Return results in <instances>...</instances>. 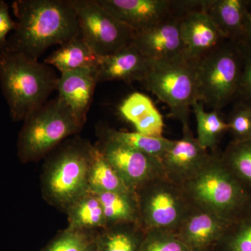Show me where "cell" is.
Here are the masks:
<instances>
[{
	"instance_id": "cell-35",
	"label": "cell",
	"mask_w": 251,
	"mask_h": 251,
	"mask_svg": "<svg viewBox=\"0 0 251 251\" xmlns=\"http://www.w3.org/2000/svg\"><path fill=\"white\" fill-rule=\"evenodd\" d=\"M247 6L249 12L251 13V0H247Z\"/></svg>"
},
{
	"instance_id": "cell-12",
	"label": "cell",
	"mask_w": 251,
	"mask_h": 251,
	"mask_svg": "<svg viewBox=\"0 0 251 251\" xmlns=\"http://www.w3.org/2000/svg\"><path fill=\"white\" fill-rule=\"evenodd\" d=\"M135 33L156 25L184 6L186 0H97Z\"/></svg>"
},
{
	"instance_id": "cell-36",
	"label": "cell",
	"mask_w": 251,
	"mask_h": 251,
	"mask_svg": "<svg viewBox=\"0 0 251 251\" xmlns=\"http://www.w3.org/2000/svg\"><path fill=\"white\" fill-rule=\"evenodd\" d=\"M209 251V250H208V251Z\"/></svg>"
},
{
	"instance_id": "cell-17",
	"label": "cell",
	"mask_w": 251,
	"mask_h": 251,
	"mask_svg": "<svg viewBox=\"0 0 251 251\" xmlns=\"http://www.w3.org/2000/svg\"><path fill=\"white\" fill-rule=\"evenodd\" d=\"M202 9L226 39L245 45L249 14L247 0H204Z\"/></svg>"
},
{
	"instance_id": "cell-4",
	"label": "cell",
	"mask_w": 251,
	"mask_h": 251,
	"mask_svg": "<svg viewBox=\"0 0 251 251\" xmlns=\"http://www.w3.org/2000/svg\"><path fill=\"white\" fill-rule=\"evenodd\" d=\"M92 148L87 142L73 140L46 162L41 176V190L50 204L66 212L89 191Z\"/></svg>"
},
{
	"instance_id": "cell-19",
	"label": "cell",
	"mask_w": 251,
	"mask_h": 251,
	"mask_svg": "<svg viewBox=\"0 0 251 251\" xmlns=\"http://www.w3.org/2000/svg\"><path fill=\"white\" fill-rule=\"evenodd\" d=\"M120 112L138 133L155 138L163 137V116L146 94L137 92L130 94L120 105Z\"/></svg>"
},
{
	"instance_id": "cell-27",
	"label": "cell",
	"mask_w": 251,
	"mask_h": 251,
	"mask_svg": "<svg viewBox=\"0 0 251 251\" xmlns=\"http://www.w3.org/2000/svg\"><path fill=\"white\" fill-rule=\"evenodd\" d=\"M220 156L251 198V140L231 141Z\"/></svg>"
},
{
	"instance_id": "cell-9",
	"label": "cell",
	"mask_w": 251,
	"mask_h": 251,
	"mask_svg": "<svg viewBox=\"0 0 251 251\" xmlns=\"http://www.w3.org/2000/svg\"><path fill=\"white\" fill-rule=\"evenodd\" d=\"M81 37L99 57L110 55L133 42L135 32L97 0H70Z\"/></svg>"
},
{
	"instance_id": "cell-13",
	"label": "cell",
	"mask_w": 251,
	"mask_h": 251,
	"mask_svg": "<svg viewBox=\"0 0 251 251\" xmlns=\"http://www.w3.org/2000/svg\"><path fill=\"white\" fill-rule=\"evenodd\" d=\"M182 128V138L175 140L161 159L164 176L181 187L198 174L211 156L195 138L190 126Z\"/></svg>"
},
{
	"instance_id": "cell-34",
	"label": "cell",
	"mask_w": 251,
	"mask_h": 251,
	"mask_svg": "<svg viewBox=\"0 0 251 251\" xmlns=\"http://www.w3.org/2000/svg\"><path fill=\"white\" fill-rule=\"evenodd\" d=\"M245 45L251 46V13L250 12H249V21H248L247 40H246Z\"/></svg>"
},
{
	"instance_id": "cell-31",
	"label": "cell",
	"mask_w": 251,
	"mask_h": 251,
	"mask_svg": "<svg viewBox=\"0 0 251 251\" xmlns=\"http://www.w3.org/2000/svg\"><path fill=\"white\" fill-rule=\"evenodd\" d=\"M228 131L233 142L251 140V108L241 103H234V107L226 119Z\"/></svg>"
},
{
	"instance_id": "cell-6",
	"label": "cell",
	"mask_w": 251,
	"mask_h": 251,
	"mask_svg": "<svg viewBox=\"0 0 251 251\" xmlns=\"http://www.w3.org/2000/svg\"><path fill=\"white\" fill-rule=\"evenodd\" d=\"M243 62L242 45L229 40L196 61L198 101L219 112L234 103Z\"/></svg>"
},
{
	"instance_id": "cell-15",
	"label": "cell",
	"mask_w": 251,
	"mask_h": 251,
	"mask_svg": "<svg viewBox=\"0 0 251 251\" xmlns=\"http://www.w3.org/2000/svg\"><path fill=\"white\" fill-rule=\"evenodd\" d=\"M184 57L197 61L227 40L202 9L190 10L180 22Z\"/></svg>"
},
{
	"instance_id": "cell-5",
	"label": "cell",
	"mask_w": 251,
	"mask_h": 251,
	"mask_svg": "<svg viewBox=\"0 0 251 251\" xmlns=\"http://www.w3.org/2000/svg\"><path fill=\"white\" fill-rule=\"evenodd\" d=\"M23 122L17 143L18 156L23 163L39 161L84 126L59 97L48 101Z\"/></svg>"
},
{
	"instance_id": "cell-14",
	"label": "cell",
	"mask_w": 251,
	"mask_h": 251,
	"mask_svg": "<svg viewBox=\"0 0 251 251\" xmlns=\"http://www.w3.org/2000/svg\"><path fill=\"white\" fill-rule=\"evenodd\" d=\"M234 224L191 204L187 215L175 232L191 251H208L222 239Z\"/></svg>"
},
{
	"instance_id": "cell-23",
	"label": "cell",
	"mask_w": 251,
	"mask_h": 251,
	"mask_svg": "<svg viewBox=\"0 0 251 251\" xmlns=\"http://www.w3.org/2000/svg\"><path fill=\"white\" fill-rule=\"evenodd\" d=\"M145 234L139 225L108 226L97 232L94 251H140Z\"/></svg>"
},
{
	"instance_id": "cell-18",
	"label": "cell",
	"mask_w": 251,
	"mask_h": 251,
	"mask_svg": "<svg viewBox=\"0 0 251 251\" xmlns=\"http://www.w3.org/2000/svg\"><path fill=\"white\" fill-rule=\"evenodd\" d=\"M149 64L150 61L132 42L115 53L99 58L97 80L98 82L114 80L140 82L148 72Z\"/></svg>"
},
{
	"instance_id": "cell-32",
	"label": "cell",
	"mask_w": 251,
	"mask_h": 251,
	"mask_svg": "<svg viewBox=\"0 0 251 251\" xmlns=\"http://www.w3.org/2000/svg\"><path fill=\"white\" fill-rule=\"evenodd\" d=\"M242 45L244 62L239 89L233 103H241L251 108V46Z\"/></svg>"
},
{
	"instance_id": "cell-8",
	"label": "cell",
	"mask_w": 251,
	"mask_h": 251,
	"mask_svg": "<svg viewBox=\"0 0 251 251\" xmlns=\"http://www.w3.org/2000/svg\"><path fill=\"white\" fill-rule=\"evenodd\" d=\"M135 193L140 226L145 232L153 229L176 232L191 209L182 188L164 176L142 185Z\"/></svg>"
},
{
	"instance_id": "cell-11",
	"label": "cell",
	"mask_w": 251,
	"mask_h": 251,
	"mask_svg": "<svg viewBox=\"0 0 251 251\" xmlns=\"http://www.w3.org/2000/svg\"><path fill=\"white\" fill-rule=\"evenodd\" d=\"M101 143L100 151L132 191L135 192L150 180L164 176L158 158L112 140L102 139Z\"/></svg>"
},
{
	"instance_id": "cell-21",
	"label": "cell",
	"mask_w": 251,
	"mask_h": 251,
	"mask_svg": "<svg viewBox=\"0 0 251 251\" xmlns=\"http://www.w3.org/2000/svg\"><path fill=\"white\" fill-rule=\"evenodd\" d=\"M94 193L103 207L107 227L119 224L140 226L139 206L134 191Z\"/></svg>"
},
{
	"instance_id": "cell-25",
	"label": "cell",
	"mask_w": 251,
	"mask_h": 251,
	"mask_svg": "<svg viewBox=\"0 0 251 251\" xmlns=\"http://www.w3.org/2000/svg\"><path fill=\"white\" fill-rule=\"evenodd\" d=\"M102 139L112 140L135 149L161 160L171 148L175 140L167 139L164 137L155 138L148 136L138 132H128L103 128L100 130Z\"/></svg>"
},
{
	"instance_id": "cell-2",
	"label": "cell",
	"mask_w": 251,
	"mask_h": 251,
	"mask_svg": "<svg viewBox=\"0 0 251 251\" xmlns=\"http://www.w3.org/2000/svg\"><path fill=\"white\" fill-rule=\"evenodd\" d=\"M59 77L45 63L0 50V86L14 122L24 121L47 103Z\"/></svg>"
},
{
	"instance_id": "cell-10",
	"label": "cell",
	"mask_w": 251,
	"mask_h": 251,
	"mask_svg": "<svg viewBox=\"0 0 251 251\" xmlns=\"http://www.w3.org/2000/svg\"><path fill=\"white\" fill-rule=\"evenodd\" d=\"M201 4V1L186 0L181 9L166 19L149 29L135 33L133 45L145 58L152 62L173 60L184 57L180 22L185 13L200 9Z\"/></svg>"
},
{
	"instance_id": "cell-7",
	"label": "cell",
	"mask_w": 251,
	"mask_h": 251,
	"mask_svg": "<svg viewBox=\"0 0 251 251\" xmlns=\"http://www.w3.org/2000/svg\"><path fill=\"white\" fill-rule=\"evenodd\" d=\"M150 91L169 107L171 116L189 125L190 112L198 99L196 62L182 57L170 61H150L141 81Z\"/></svg>"
},
{
	"instance_id": "cell-28",
	"label": "cell",
	"mask_w": 251,
	"mask_h": 251,
	"mask_svg": "<svg viewBox=\"0 0 251 251\" xmlns=\"http://www.w3.org/2000/svg\"><path fill=\"white\" fill-rule=\"evenodd\" d=\"M98 232L67 227L41 251H94Z\"/></svg>"
},
{
	"instance_id": "cell-30",
	"label": "cell",
	"mask_w": 251,
	"mask_h": 251,
	"mask_svg": "<svg viewBox=\"0 0 251 251\" xmlns=\"http://www.w3.org/2000/svg\"><path fill=\"white\" fill-rule=\"evenodd\" d=\"M217 244L226 251H251V214L234 223Z\"/></svg>"
},
{
	"instance_id": "cell-26",
	"label": "cell",
	"mask_w": 251,
	"mask_h": 251,
	"mask_svg": "<svg viewBox=\"0 0 251 251\" xmlns=\"http://www.w3.org/2000/svg\"><path fill=\"white\" fill-rule=\"evenodd\" d=\"M192 110L197 122L198 143L206 150L216 148L222 135L228 131L227 121L221 112H206L204 104L198 100L193 103Z\"/></svg>"
},
{
	"instance_id": "cell-3",
	"label": "cell",
	"mask_w": 251,
	"mask_h": 251,
	"mask_svg": "<svg viewBox=\"0 0 251 251\" xmlns=\"http://www.w3.org/2000/svg\"><path fill=\"white\" fill-rule=\"evenodd\" d=\"M192 205L237 223L251 214V198L221 156L211 155L197 175L181 186Z\"/></svg>"
},
{
	"instance_id": "cell-22",
	"label": "cell",
	"mask_w": 251,
	"mask_h": 251,
	"mask_svg": "<svg viewBox=\"0 0 251 251\" xmlns=\"http://www.w3.org/2000/svg\"><path fill=\"white\" fill-rule=\"evenodd\" d=\"M69 228L79 230H101L107 227L103 207L97 194L89 191L68 208Z\"/></svg>"
},
{
	"instance_id": "cell-20",
	"label": "cell",
	"mask_w": 251,
	"mask_h": 251,
	"mask_svg": "<svg viewBox=\"0 0 251 251\" xmlns=\"http://www.w3.org/2000/svg\"><path fill=\"white\" fill-rule=\"evenodd\" d=\"M99 58L80 35L60 45L44 63L63 73L82 68L97 67Z\"/></svg>"
},
{
	"instance_id": "cell-1",
	"label": "cell",
	"mask_w": 251,
	"mask_h": 251,
	"mask_svg": "<svg viewBox=\"0 0 251 251\" xmlns=\"http://www.w3.org/2000/svg\"><path fill=\"white\" fill-rule=\"evenodd\" d=\"M12 9L16 28L8 38L5 50L38 60L51 46L80 35L70 0H16Z\"/></svg>"
},
{
	"instance_id": "cell-16",
	"label": "cell",
	"mask_w": 251,
	"mask_h": 251,
	"mask_svg": "<svg viewBox=\"0 0 251 251\" xmlns=\"http://www.w3.org/2000/svg\"><path fill=\"white\" fill-rule=\"evenodd\" d=\"M97 83V67L61 73L57 81L59 98L84 125Z\"/></svg>"
},
{
	"instance_id": "cell-24",
	"label": "cell",
	"mask_w": 251,
	"mask_h": 251,
	"mask_svg": "<svg viewBox=\"0 0 251 251\" xmlns=\"http://www.w3.org/2000/svg\"><path fill=\"white\" fill-rule=\"evenodd\" d=\"M89 189L94 192L133 191L126 185L113 167L107 161L99 147L94 145L89 173Z\"/></svg>"
},
{
	"instance_id": "cell-33",
	"label": "cell",
	"mask_w": 251,
	"mask_h": 251,
	"mask_svg": "<svg viewBox=\"0 0 251 251\" xmlns=\"http://www.w3.org/2000/svg\"><path fill=\"white\" fill-rule=\"evenodd\" d=\"M16 28V22L13 21L9 13V6L0 0V50L4 49L8 35Z\"/></svg>"
},
{
	"instance_id": "cell-29",
	"label": "cell",
	"mask_w": 251,
	"mask_h": 251,
	"mask_svg": "<svg viewBox=\"0 0 251 251\" xmlns=\"http://www.w3.org/2000/svg\"><path fill=\"white\" fill-rule=\"evenodd\" d=\"M140 251H191L173 231L153 229L145 232Z\"/></svg>"
}]
</instances>
